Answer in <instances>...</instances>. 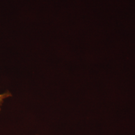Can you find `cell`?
<instances>
[{"label":"cell","mask_w":135,"mask_h":135,"mask_svg":"<svg viewBox=\"0 0 135 135\" xmlns=\"http://www.w3.org/2000/svg\"><path fill=\"white\" fill-rule=\"evenodd\" d=\"M12 95L10 94V93L8 92V93H4L2 95H0V111H1V106L2 105V104L3 103L4 100L6 99V98H8V97L11 96Z\"/></svg>","instance_id":"cell-1"}]
</instances>
